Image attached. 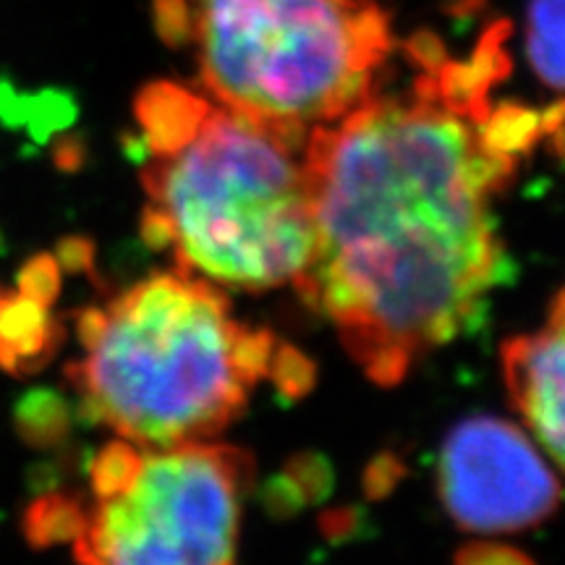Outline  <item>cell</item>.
I'll list each match as a JSON object with an SVG mask.
<instances>
[{
  "instance_id": "cell-11",
  "label": "cell",
  "mask_w": 565,
  "mask_h": 565,
  "mask_svg": "<svg viewBox=\"0 0 565 565\" xmlns=\"http://www.w3.org/2000/svg\"><path fill=\"white\" fill-rule=\"evenodd\" d=\"M53 406H55L53 398H45V395H42V398L40 395H32V398L19 408L21 433L30 437V440H40V437L42 440H47L51 429L61 424V412Z\"/></svg>"
},
{
  "instance_id": "cell-12",
  "label": "cell",
  "mask_w": 565,
  "mask_h": 565,
  "mask_svg": "<svg viewBox=\"0 0 565 565\" xmlns=\"http://www.w3.org/2000/svg\"><path fill=\"white\" fill-rule=\"evenodd\" d=\"M19 291L32 296V299L47 303L53 301L55 291H58V265L51 257H38L24 267L19 278Z\"/></svg>"
},
{
  "instance_id": "cell-8",
  "label": "cell",
  "mask_w": 565,
  "mask_h": 565,
  "mask_svg": "<svg viewBox=\"0 0 565 565\" xmlns=\"http://www.w3.org/2000/svg\"><path fill=\"white\" fill-rule=\"evenodd\" d=\"M58 343V324L45 303L21 291H0V366L30 372L45 362Z\"/></svg>"
},
{
  "instance_id": "cell-10",
  "label": "cell",
  "mask_w": 565,
  "mask_h": 565,
  "mask_svg": "<svg viewBox=\"0 0 565 565\" xmlns=\"http://www.w3.org/2000/svg\"><path fill=\"white\" fill-rule=\"evenodd\" d=\"M84 511L66 498H42L26 511L24 532L34 545H53L79 534Z\"/></svg>"
},
{
  "instance_id": "cell-7",
  "label": "cell",
  "mask_w": 565,
  "mask_h": 565,
  "mask_svg": "<svg viewBox=\"0 0 565 565\" xmlns=\"http://www.w3.org/2000/svg\"><path fill=\"white\" fill-rule=\"evenodd\" d=\"M503 377L529 433L565 471V291L550 307L545 328L503 345Z\"/></svg>"
},
{
  "instance_id": "cell-1",
  "label": "cell",
  "mask_w": 565,
  "mask_h": 565,
  "mask_svg": "<svg viewBox=\"0 0 565 565\" xmlns=\"http://www.w3.org/2000/svg\"><path fill=\"white\" fill-rule=\"evenodd\" d=\"M487 116V103H458L422 76L303 145L315 252L294 286L377 385L477 328L511 273L492 200L515 154L494 145Z\"/></svg>"
},
{
  "instance_id": "cell-6",
  "label": "cell",
  "mask_w": 565,
  "mask_h": 565,
  "mask_svg": "<svg viewBox=\"0 0 565 565\" xmlns=\"http://www.w3.org/2000/svg\"><path fill=\"white\" fill-rule=\"evenodd\" d=\"M445 511L482 534L524 532L561 505V484L513 424L477 416L450 429L437 463Z\"/></svg>"
},
{
  "instance_id": "cell-9",
  "label": "cell",
  "mask_w": 565,
  "mask_h": 565,
  "mask_svg": "<svg viewBox=\"0 0 565 565\" xmlns=\"http://www.w3.org/2000/svg\"><path fill=\"white\" fill-rule=\"evenodd\" d=\"M526 53L542 84L565 95V0L529 3Z\"/></svg>"
},
{
  "instance_id": "cell-5",
  "label": "cell",
  "mask_w": 565,
  "mask_h": 565,
  "mask_svg": "<svg viewBox=\"0 0 565 565\" xmlns=\"http://www.w3.org/2000/svg\"><path fill=\"white\" fill-rule=\"evenodd\" d=\"M252 475V456L231 445H105L92 463L97 503L74 553L113 565L231 563Z\"/></svg>"
},
{
  "instance_id": "cell-2",
  "label": "cell",
  "mask_w": 565,
  "mask_h": 565,
  "mask_svg": "<svg viewBox=\"0 0 565 565\" xmlns=\"http://www.w3.org/2000/svg\"><path fill=\"white\" fill-rule=\"evenodd\" d=\"M145 126V236L181 273L225 288L296 282L315 252L303 145L175 84L137 103Z\"/></svg>"
},
{
  "instance_id": "cell-13",
  "label": "cell",
  "mask_w": 565,
  "mask_h": 565,
  "mask_svg": "<svg viewBox=\"0 0 565 565\" xmlns=\"http://www.w3.org/2000/svg\"><path fill=\"white\" fill-rule=\"evenodd\" d=\"M487 547L490 550H482V547L466 550V553H461L458 557H461V561H490V557H494V561H526V557L515 553V550H500L494 545H487Z\"/></svg>"
},
{
  "instance_id": "cell-3",
  "label": "cell",
  "mask_w": 565,
  "mask_h": 565,
  "mask_svg": "<svg viewBox=\"0 0 565 565\" xmlns=\"http://www.w3.org/2000/svg\"><path fill=\"white\" fill-rule=\"evenodd\" d=\"M79 341L68 377L87 414L139 448L221 435L278 359L273 333L233 320L210 280L181 270L82 312Z\"/></svg>"
},
{
  "instance_id": "cell-4",
  "label": "cell",
  "mask_w": 565,
  "mask_h": 565,
  "mask_svg": "<svg viewBox=\"0 0 565 565\" xmlns=\"http://www.w3.org/2000/svg\"><path fill=\"white\" fill-rule=\"evenodd\" d=\"M210 100L307 141L370 103L393 51L374 0H186Z\"/></svg>"
}]
</instances>
